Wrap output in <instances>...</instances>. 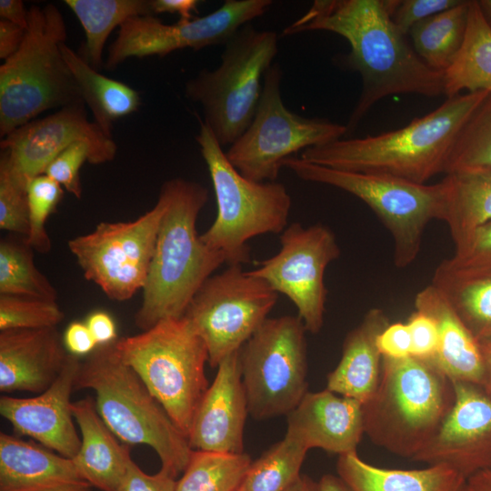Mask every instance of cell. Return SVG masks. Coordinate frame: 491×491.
Returning a JSON list of instances; mask_svg holds the SVG:
<instances>
[{"label": "cell", "mask_w": 491, "mask_h": 491, "mask_svg": "<svg viewBox=\"0 0 491 491\" xmlns=\"http://www.w3.org/2000/svg\"><path fill=\"white\" fill-rule=\"evenodd\" d=\"M175 426L187 436L209 386L206 346L185 317L165 319L140 334L114 342Z\"/></svg>", "instance_id": "cell-8"}, {"label": "cell", "mask_w": 491, "mask_h": 491, "mask_svg": "<svg viewBox=\"0 0 491 491\" xmlns=\"http://www.w3.org/2000/svg\"><path fill=\"white\" fill-rule=\"evenodd\" d=\"M0 228L25 239L29 235L27 188L0 169Z\"/></svg>", "instance_id": "cell-41"}, {"label": "cell", "mask_w": 491, "mask_h": 491, "mask_svg": "<svg viewBox=\"0 0 491 491\" xmlns=\"http://www.w3.org/2000/svg\"><path fill=\"white\" fill-rule=\"evenodd\" d=\"M63 342L67 352L78 357L88 356L98 346L86 324L80 321H74L68 325L63 336Z\"/></svg>", "instance_id": "cell-47"}, {"label": "cell", "mask_w": 491, "mask_h": 491, "mask_svg": "<svg viewBox=\"0 0 491 491\" xmlns=\"http://www.w3.org/2000/svg\"><path fill=\"white\" fill-rule=\"evenodd\" d=\"M85 35V60L95 69L103 65V52L112 31L127 19L154 15L150 0H65Z\"/></svg>", "instance_id": "cell-32"}, {"label": "cell", "mask_w": 491, "mask_h": 491, "mask_svg": "<svg viewBox=\"0 0 491 491\" xmlns=\"http://www.w3.org/2000/svg\"><path fill=\"white\" fill-rule=\"evenodd\" d=\"M454 398L452 381L432 363L383 357L377 389L363 405L365 434L374 444L412 459L436 434Z\"/></svg>", "instance_id": "cell-5"}, {"label": "cell", "mask_w": 491, "mask_h": 491, "mask_svg": "<svg viewBox=\"0 0 491 491\" xmlns=\"http://www.w3.org/2000/svg\"><path fill=\"white\" fill-rule=\"evenodd\" d=\"M469 2L462 0L417 23L409 31L414 50L432 69L444 73L456 58L466 35Z\"/></svg>", "instance_id": "cell-31"}, {"label": "cell", "mask_w": 491, "mask_h": 491, "mask_svg": "<svg viewBox=\"0 0 491 491\" xmlns=\"http://www.w3.org/2000/svg\"><path fill=\"white\" fill-rule=\"evenodd\" d=\"M341 250L333 231L325 225L293 223L280 235V249L256 263L249 271L276 293L288 297L307 332L317 334L324 324L327 289L325 272Z\"/></svg>", "instance_id": "cell-15"}, {"label": "cell", "mask_w": 491, "mask_h": 491, "mask_svg": "<svg viewBox=\"0 0 491 491\" xmlns=\"http://www.w3.org/2000/svg\"><path fill=\"white\" fill-rule=\"evenodd\" d=\"M85 323L98 346L112 344L117 339L115 320L107 312L94 311Z\"/></svg>", "instance_id": "cell-48"}, {"label": "cell", "mask_w": 491, "mask_h": 491, "mask_svg": "<svg viewBox=\"0 0 491 491\" xmlns=\"http://www.w3.org/2000/svg\"><path fill=\"white\" fill-rule=\"evenodd\" d=\"M446 187L444 220L455 246L491 222V172H455L443 179Z\"/></svg>", "instance_id": "cell-30"}, {"label": "cell", "mask_w": 491, "mask_h": 491, "mask_svg": "<svg viewBox=\"0 0 491 491\" xmlns=\"http://www.w3.org/2000/svg\"><path fill=\"white\" fill-rule=\"evenodd\" d=\"M277 42L276 32L246 24L224 44L215 69H203L185 84L186 98L201 105L203 123L222 147L235 143L250 125Z\"/></svg>", "instance_id": "cell-9"}, {"label": "cell", "mask_w": 491, "mask_h": 491, "mask_svg": "<svg viewBox=\"0 0 491 491\" xmlns=\"http://www.w3.org/2000/svg\"><path fill=\"white\" fill-rule=\"evenodd\" d=\"M175 478L164 469L148 475L132 460L116 491H175Z\"/></svg>", "instance_id": "cell-45"}, {"label": "cell", "mask_w": 491, "mask_h": 491, "mask_svg": "<svg viewBox=\"0 0 491 491\" xmlns=\"http://www.w3.org/2000/svg\"><path fill=\"white\" fill-rule=\"evenodd\" d=\"M0 17L25 29L28 26L29 9L21 0H1Z\"/></svg>", "instance_id": "cell-51"}, {"label": "cell", "mask_w": 491, "mask_h": 491, "mask_svg": "<svg viewBox=\"0 0 491 491\" xmlns=\"http://www.w3.org/2000/svg\"><path fill=\"white\" fill-rule=\"evenodd\" d=\"M251 463L246 452L193 450L175 491H238Z\"/></svg>", "instance_id": "cell-34"}, {"label": "cell", "mask_w": 491, "mask_h": 491, "mask_svg": "<svg viewBox=\"0 0 491 491\" xmlns=\"http://www.w3.org/2000/svg\"><path fill=\"white\" fill-rule=\"evenodd\" d=\"M26 29L9 21L0 19V58L6 60L20 47Z\"/></svg>", "instance_id": "cell-49"}, {"label": "cell", "mask_w": 491, "mask_h": 491, "mask_svg": "<svg viewBox=\"0 0 491 491\" xmlns=\"http://www.w3.org/2000/svg\"><path fill=\"white\" fill-rule=\"evenodd\" d=\"M63 195V187L45 175L33 178L27 185L29 235L25 241L37 252L45 254L51 249L45 223Z\"/></svg>", "instance_id": "cell-39"}, {"label": "cell", "mask_w": 491, "mask_h": 491, "mask_svg": "<svg viewBox=\"0 0 491 491\" xmlns=\"http://www.w3.org/2000/svg\"><path fill=\"white\" fill-rule=\"evenodd\" d=\"M271 0H226L216 10L189 21L164 24L154 15L127 19L107 51L105 67L114 70L132 57L165 56L171 52L225 44L234 33L263 15Z\"/></svg>", "instance_id": "cell-16"}, {"label": "cell", "mask_w": 491, "mask_h": 491, "mask_svg": "<svg viewBox=\"0 0 491 491\" xmlns=\"http://www.w3.org/2000/svg\"><path fill=\"white\" fill-rule=\"evenodd\" d=\"M488 93L457 95L401 128L309 147L302 151L300 158L338 170L426 184L435 175L445 173L461 130Z\"/></svg>", "instance_id": "cell-2"}, {"label": "cell", "mask_w": 491, "mask_h": 491, "mask_svg": "<svg viewBox=\"0 0 491 491\" xmlns=\"http://www.w3.org/2000/svg\"><path fill=\"white\" fill-rule=\"evenodd\" d=\"M195 140L206 164L217 205L216 217L200 235L201 239L220 252L228 266H242L250 261V239L281 234L286 228L291 196L281 183L256 182L243 176L203 122Z\"/></svg>", "instance_id": "cell-7"}, {"label": "cell", "mask_w": 491, "mask_h": 491, "mask_svg": "<svg viewBox=\"0 0 491 491\" xmlns=\"http://www.w3.org/2000/svg\"><path fill=\"white\" fill-rule=\"evenodd\" d=\"M307 451L285 436L252 461L238 491H286L301 475Z\"/></svg>", "instance_id": "cell-36"}, {"label": "cell", "mask_w": 491, "mask_h": 491, "mask_svg": "<svg viewBox=\"0 0 491 491\" xmlns=\"http://www.w3.org/2000/svg\"><path fill=\"white\" fill-rule=\"evenodd\" d=\"M491 172V92L461 130L448 156L445 174Z\"/></svg>", "instance_id": "cell-37"}, {"label": "cell", "mask_w": 491, "mask_h": 491, "mask_svg": "<svg viewBox=\"0 0 491 491\" xmlns=\"http://www.w3.org/2000/svg\"><path fill=\"white\" fill-rule=\"evenodd\" d=\"M153 15L169 13L177 14L181 21H189L193 13H197V0H150Z\"/></svg>", "instance_id": "cell-50"}, {"label": "cell", "mask_w": 491, "mask_h": 491, "mask_svg": "<svg viewBox=\"0 0 491 491\" xmlns=\"http://www.w3.org/2000/svg\"><path fill=\"white\" fill-rule=\"evenodd\" d=\"M305 181L342 189L366 203L394 240V263L398 268L417 257L425 229L435 219L444 220L446 187L444 181L417 184L386 175L330 168L291 156L283 163Z\"/></svg>", "instance_id": "cell-10"}, {"label": "cell", "mask_w": 491, "mask_h": 491, "mask_svg": "<svg viewBox=\"0 0 491 491\" xmlns=\"http://www.w3.org/2000/svg\"><path fill=\"white\" fill-rule=\"evenodd\" d=\"M431 284L479 343L491 339V276L457 277L436 267Z\"/></svg>", "instance_id": "cell-33"}, {"label": "cell", "mask_w": 491, "mask_h": 491, "mask_svg": "<svg viewBox=\"0 0 491 491\" xmlns=\"http://www.w3.org/2000/svg\"><path fill=\"white\" fill-rule=\"evenodd\" d=\"M33 248L25 238L0 242V295L56 301L57 292L36 267Z\"/></svg>", "instance_id": "cell-35"}, {"label": "cell", "mask_w": 491, "mask_h": 491, "mask_svg": "<svg viewBox=\"0 0 491 491\" xmlns=\"http://www.w3.org/2000/svg\"><path fill=\"white\" fill-rule=\"evenodd\" d=\"M92 389L96 409L113 434L126 445H146L175 477L183 473L193 449L187 436L118 356L114 343L98 346L80 362L75 389Z\"/></svg>", "instance_id": "cell-4"}, {"label": "cell", "mask_w": 491, "mask_h": 491, "mask_svg": "<svg viewBox=\"0 0 491 491\" xmlns=\"http://www.w3.org/2000/svg\"><path fill=\"white\" fill-rule=\"evenodd\" d=\"M62 54L85 105L92 111L94 122L112 136L113 124L138 110L141 105L138 92L99 73L66 43L62 45Z\"/></svg>", "instance_id": "cell-28"}, {"label": "cell", "mask_w": 491, "mask_h": 491, "mask_svg": "<svg viewBox=\"0 0 491 491\" xmlns=\"http://www.w3.org/2000/svg\"><path fill=\"white\" fill-rule=\"evenodd\" d=\"M73 459L0 434V491H90Z\"/></svg>", "instance_id": "cell-23"}, {"label": "cell", "mask_w": 491, "mask_h": 491, "mask_svg": "<svg viewBox=\"0 0 491 491\" xmlns=\"http://www.w3.org/2000/svg\"><path fill=\"white\" fill-rule=\"evenodd\" d=\"M478 3L487 21L491 25V0H480Z\"/></svg>", "instance_id": "cell-56"}, {"label": "cell", "mask_w": 491, "mask_h": 491, "mask_svg": "<svg viewBox=\"0 0 491 491\" xmlns=\"http://www.w3.org/2000/svg\"><path fill=\"white\" fill-rule=\"evenodd\" d=\"M389 320L381 308H371L346 336L342 356L327 375L326 389L366 404L375 395L381 376L383 356L376 339Z\"/></svg>", "instance_id": "cell-25"}, {"label": "cell", "mask_w": 491, "mask_h": 491, "mask_svg": "<svg viewBox=\"0 0 491 491\" xmlns=\"http://www.w3.org/2000/svg\"><path fill=\"white\" fill-rule=\"evenodd\" d=\"M406 325L411 337V356L433 364L438 350V331L435 321L416 310Z\"/></svg>", "instance_id": "cell-44"}, {"label": "cell", "mask_w": 491, "mask_h": 491, "mask_svg": "<svg viewBox=\"0 0 491 491\" xmlns=\"http://www.w3.org/2000/svg\"><path fill=\"white\" fill-rule=\"evenodd\" d=\"M461 91L491 92V25L478 1H470L462 47L444 72V95L453 97Z\"/></svg>", "instance_id": "cell-29"}, {"label": "cell", "mask_w": 491, "mask_h": 491, "mask_svg": "<svg viewBox=\"0 0 491 491\" xmlns=\"http://www.w3.org/2000/svg\"><path fill=\"white\" fill-rule=\"evenodd\" d=\"M306 329L298 316L267 318L240 348L249 414L287 416L307 391Z\"/></svg>", "instance_id": "cell-12"}, {"label": "cell", "mask_w": 491, "mask_h": 491, "mask_svg": "<svg viewBox=\"0 0 491 491\" xmlns=\"http://www.w3.org/2000/svg\"><path fill=\"white\" fill-rule=\"evenodd\" d=\"M383 357L401 359L411 356V337L406 323H389L376 339Z\"/></svg>", "instance_id": "cell-46"}, {"label": "cell", "mask_w": 491, "mask_h": 491, "mask_svg": "<svg viewBox=\"0 0 491 491\" xmlns=\"http://www.w3.org/2000/svg\"><path fill=\"white\" fill-rule=\"evenodd\" d=\"M336 470L354 491H461L466 480L446 465L410 470L382 468L365 462L356 452L339 456Z\"/></svg>", "instance_id": "cell-27"}, {"label": "cell", "mask_w": 491, "mask_h": 491, "mask_svg": "<svg viewBox=\"0 0 491 491\" xmlns=\"http://www.w3.org/2000/svg\"><path fill=\"white\" fill-rule=\"evenodd\" d=\"M63 15L53 4L29 8L28 26L18 50L0 66V136L46 110L85 104L64 58Z\"/></svg>", "instance_id": "cell-6"}, {"label": "cell", "mask_w": 491, "mask_h": 491, "mask_svg": "<svg viewBox=\"0 0 491 491\" xmlns=\"http://www.w3.org/2000/svg\"><path fill=\"white\" fill-rule=\"evenodd\" d=\"M286 436L306 449L339 456L356 452L365 434L363 405L328 389L307 392L286 416Z\"/></svg>", "instance_id": "cell-21"}, {"label": "cell", "mask_w": 491, "mask_h": 491, "mask_svg": "<svg viewBox=\"0 0 491 491\" xmlns=\"http://www.w3.org/2000/svg\"><path fill=\"white\" fill-rule=\"evenodd\" d=\"M461 491H491V470H480L470 476Z\"/></svg>", "instance_id": "cell-52"}, {"label": "cell", "mask_w": 491, "mask_h": 491, "mask_svg": "<svg viewBox=\"0 0 491 491\" xmlns=\"http://www.w3.org/2000/svg\"><path fill=\"white\" fill-rule=\"evenodd\" d=\"M453 406L412 460L446 465L468 478L491 467V397L476 384L452 381Z\"/></svg>", "instance_id": "cell-18"}, {"label": "cell", "mask_w": 491, "mask_h": 491, "mask_svg": "<svg viewBox=\"0 0 491 491\" xmlns=\"http://www.w3.org/2000/svg\"><path fill=\"white\" fill-rule=\"evenodd\" d=\"M489 469L491 470V467Z\"/></svg>", "instance_id": "cell-57"}, {"label": "cell", "mask_w": 491, "mask_h": 491, "mask_svg": "<svg viewBox=\"0 0 491 491\" xmlns=\"http://www.w3.org/2000/svg\"><path fill=\"white\" fill-rule=\"evenodd\" d=\"M318 491H354L339 476L324 475L318 481Z\"/></svg>", "instance_id": "cell-54"}, {"label": "cell", "mask_w": 491, "mask_h": 491, "mask_svg": "<svg viewBox=\"0 0 491 491\" xmlns=\"http://www.w3.org/2000/svg\"><path fill=\"white\" fill-rule=\"evenodd\" d=\"M165 208L159 195L154 207L135 220L101 222L68 241L85 277L110 299L125 301L143 289Z\"/></svg>", "instance_id": "cell-14"}, {"label": "cell", "mask_w": 491, "mask_h": 491, "mask_svg": "<svg viewBox=\"0 0 491 491\" xmlns=\"http://www.w3.org/2000/svg\"><path fill=\"white\" fill-rule=\"evenodd\" d=\"M80 362L78 356L69 353L57 379L35 396L18 398L3 396L0 398V414L17 435L28 436L71 459L81 446L71 402Z\"/></svg>", "instance_id": "cell-19"}, {"label": "cell", "mask_w": 491, "mask_h": 491, "mask_svg": "<svg viewBox=\"0 0 491 491\" xmlns=\"http://www.w3.org/2000/svg\"><path fill=\"white\" fill-rule=\"evenodd\" d=\"M216 368L196 409L188 441L193 450L243 453L249 411L241 377L240 349Z\"/></svg>", "instance_id": "cell-20"}, {"label": "cell", "mask_w": 491, "mask_h": 491, "mask_svg": "<svg viewBox=\"0 0 491 491\" xmlns=\"http://www.w3.org/2000/svg\"><path fill=\"white\" fill-rule=\"evenodd\" d=\"M282 75L278 64L266 71L250 125L225 151L233 166L252 181L276 182L284 161L295 153L336 141L347 133L346 125L304 117L286 108L281 96Z\"/></svg>", "instance_id": "cell-11"}, {"label": "cell", "mask_w": 491, "mask_h": 491, "mask_svg": "<svg viewBox=\"0 0 491 491\" xmlns=\"http://www.w3.org/2000/svg\"><path fill=\"white\" fill-rule=\"evenodd\" d=\"M79 141L89 145L92 165L110 162L115 156L117 147L112 136L88 119L85 104H76L32 120L2 138L0 168L27 188L33 178L45 175L58 155Z\"/></svg>", "instance_id": "cell-17"}, {"label": "cell", "mask_w": 491, "mask_h": 491, "mask_svg": "<svg viewBox=\"0 0 491 491\" xmlns=\"http://www.w3.org/2000/svg\"><path fill=\"white\" fill-rule=\"evenodd\" d=\"M484 358V380L481 387L491 397V339L480 343Z\"/></svg>", "instance_id": "cell-53"}, {"label": "cell", "mask_w": 491, "mask_h": 491, "mask_svg": "<svg viewBox=\"0 0 491 491\" xmlns=\"http://www.w3.org/2000/svg\"><path fill=\"white\" fill-rule=\"evenodd\" d=\"M398 0H316L282 35L328 31L347 40L342 64L360 74L362 92L346 125L353 130L379 100L391 95H444V73L426 65L392 20Z\"/></svg>", "instance_id": "cell-1"}, {"label": "cell", "mask_w": 491, "mask_h": 491, "mask_svg": "<svg viewBox=\"0 0 491 491\" xmlns=\"http://www.w3.org/2000/svg\"><path fill=\"white\" fill-rule=\"evenodd\" d=\"M165 203L154 255L135 324L142 331L165 319L184 316L194 296L224 263V256L205 245L196 231L207 189L184 178L164 183Z\"/></svg>", "instance_id": "cell-3"}, {"label": "cell", "mask_w": 491, "mask_h": 491, "mask_svg": "<svg viewBox=\"0 0 491 491\" xmlns=\"http://www.w3.org/2000/svg\"><path fill=\"white\" fill-rule=\"evenodd\" d=\"M91 157L92 152L87 143H74L50 163L45 175L76 198H81L80 169L85 161L90 163Z\"/></svg>", "instance_id": "cell-42"}, {"label": "cell", "mask_w": 491, "mask_h": 491, "mask_svg": "<svg viewBox=\"0 0 491 491\" xmlns=\"http://www.w3.org/2000/svg\"><path fill=\"white\" fill-rule=\"evenodd\" d=\"M462 0H399L392 13L397 29L406 35L417 23L447 9Z\"/></svg>", "instance_id": "cell-43"}, {"label": "cell", "mask_w": 491, "mask_h": 491, "mask_svg": "<svg viewBox=\"0 0 491 491\" xmlns=\"http://www.w3.org/2000/svg\"><path fill=\"white\" fill-rule=\"evenodd\" d=\"M416 310L429 316L438 331V350L433 362L451 381L482 386L484 358L480 343L432 284L415 297Z\"/></svg>", "instance_id": "cell-24"}, {"label": "cell", "mask_w": 491, "mask_h": 491, "mask_svg": "<svg viewBox=\"0 0 491 491\" xmlns=\"http://www.w3.org/2000/svg\"><path fill=\"white\" fill-rule=\"evenodd\" d=\"M277 298L265 280L241 265L228 266L202 285L184 317L204 341L211 367L246 344L268 318Z\"/></svg>", "instance_id": "cell-13"}, {"label": "cell", "mask_w": 491, "mask_h": 491, "mask_svg": "<svg viewBox=\"0 0 491 491\" xmlns=\"http://www.w3.org/2000/svg\"><path fill=\"white\" fill-rule=\"evenodd\" d=\"M72 413L81 432V446L73 458L77 470L92 486L116 491L132 461L129 445L117 441L92 397L73 402Z\"/></svg>", "instance_id": "cell-26"}, {"label": "cell", "mask_w": 491, "mask_h": 491, "mask_svg": "<svg viewBox=\"0 0 491 491\" xmlns=\"http://www.w3.org/2000/svg\"><path fill=\"white\" fill-rule=\"evenodd\" d=\"M64 318L56 301L0 295V331L56 327Z\"/></svg>", "instance_id": "cell-38"}, {"label": "cell", "mask_w": 491, "mask_h": 491, "mask_svg": "<svg viewBox=\"0 0 491 491\" xmlns=\"http://www.w3.org/2000/svg\"><path fill=\"white\" fill-rule=\"evenodd\" d=\"M286 491H318V482L308 476L300 475Z\"/></svg>", "instance_id": "cell-55"}, {"label": "cell", "mask_w": 491, "mask_h": 491, "mask_svg": "<svg viewBox=\"0 0 491 491\" xmlns=\"http://www.w3.org/2000/svg\"><path fill=\"white\" fill-rule=\"evenodd\" d=\"M437 267L457 277L491 276V222L474 230Z\"/></svg>", "instance_id": "cell-40"}, {"label": "cell", "mask_w": 491, "mask_h": 491, "mask_svg": "<svg viewBox=\"0 0 491 491\" xmlns=\"http://www.w3.org/2000/svg\"><path fill=\"white\" fill-rule=\"evenodd\" d=\"M68 356L56 327L0 331V391L45 392Z\"/></svg>", "instance_id": "cell-22"}]
</instances>
